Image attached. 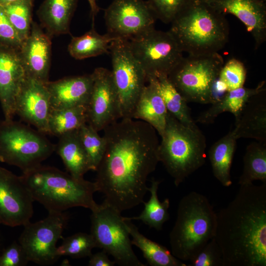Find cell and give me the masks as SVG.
Masks as SVG:
<instances>
[{
    "instance_id": "obj_1",
    "label": "cell",
    "mask_w": 266,
    "mask_h": 266,
    "mask_svg": "<svg viewBox=\"0 0 266 266\" xmlns=\"http://www.w3.org/2000/svg\"><path fill=\"white\" fill-rule=\"evenodd\" d=\"M103 131L105 149L95 182L104 201L122 212L143 202L160 143L155 129L140 120L120 119Z\"/></svg>"
},
{
    "instance_id": "obj_2",
    "label": "cell",
    "mask_w": 266,
    "mask_h": 266,
    "mask_svg": "<svg viewBox=\"0 0 266 266\" xmlns=\"http://www.w3.org/2000/svg\"><path fill=\"white\" fill-rule=\"evenodd\" d=\"M216 214L223 266H266V182L240 186Z\"/></svg>"
},
{
    "instance_id": "obj_3",
    "label": "cell",
    "mask_w": 266,
    "mask_h": 266,
    "mask_svg": "<svg viewBox=\"0 0 266 266\" xmlns=\"http://www.w3.org/2000/svg\"><path fill=\"white\" fill-rule=\"evenodd\" d=\"M170 24L168 32L189 55L218 53L228 41L229 26L225 15L204 0H190Z\"/></svg>"
},
{
    "instance_id": "obj_4",
    "label": "cell",
    "mask_w": 266,
    "mask_h": 266,
    "mask_svg": "<svg viewBox=\"0 0 266 266\" xmlns=\"http://www.w3.org/2000/svg\"><path fill=\"white\" fill-rule=\"evenodd\" d=\"M22 179L34 201L49 211L63 212L74 207L91 211L99 206L94 200L95 182L78 179L55 167L41 165L23 172Z\"/></svg>"
},
{
    "instance_id": "obj_5",
    "label": "cell",
    "mask_w": 266,
    "mask_h": 266,
    "mask_svg": "<svg viewBox=\"0 0 266 266\" xmlns=\"http://www.w3.org/2000/svg\"><path fill=\"white\" fill-rule=\"evenodd\" d=\"M217 214L203 195L191 192L178 204L174 225L169 235L171 253L181 261H189L213 238Z\"/></svg>"
},
{
    "instance_id": "obj_6",
    "label": "cell",
    "mask_w": 266,
    "mask_h": 266,
    "mask_svg": "<svg viewBox=\"0 0 266 266\" xmlns=\"http://www.w3.org/2000/svg\"><path fill=\"white\" fill-rule=\"evenodd\" d=\"M161 138L158 147L159 162L178 187L205 163V137L198 126H186L168 112Z\"/></svg>"
},
{
    "instance_id": "obj_7",
    "label": "cell",
    "mask_w": 266,
    "mask_h": 266,
    "mask_svg": "<svg viewBox=\"0 0 266 266\" xmlns=\"http://www.w3.org/2000/svg\"><path fill=\"white\" fill-rule=\"evenodd\" d=\"M45 134L13 120L0 123V161L23 172L41 165L55 151Z\"/></svg>"
},
{
    "instance_id": "obj_8",
    "label": "cell",
    "mask_w": 266,
    "mask_h": 266,
    "mask_svg": "<svg viewBox=\"0 0 266 266\" xmlns=\"http://www.w3.org/2000/svg\"><path fill=\"white\" fill-rule=\"evenodd\" d=\"M218 53L183 57L167 77L188 102L212 104L216 101L214 87L223 65Z\"/></svg>"
},
{
    "instance_id": "obj_9",
    "label": "cell",
    "mask_w": 266,
    "mask_h": 266,
    "mask_svg": "<svg viewBox=\"0 0 266 266\" xmlns=\"http://www.w3.org/2000/svg\"><path fill=\"white\" fill-rule=\"evenodd\" d=\"M91 234L98 248L120 266H145L134 253L121 212L103 201L92 211Z\"/></svg>"
},
{
    "instance_id": "obj_10",
    "label": "cell",
    "mask_w": 266,
    "mask_h": 266,
    "mask_svg": "<svg viewBox=\"0 0 266 266\" xmlns=\"http://www.w3.org/2000/svg\"><path fill=\"white\" fill-rule=\"evenodd\" d=\"M113 81L117 92L121 119L131 118L147 82L143 68L132 54L129 40L116 39L110 44Z\"/></svg>"
},
{
    "instance_id": "obj_11",
    "label": "cell",
    "mask_w": 266,
    "mask_h": 266,
    "mask_svg": "<svg viewBox=\"0 0 266 266\" xmlns=\"http://www.w3.org/2000/svg\"><path fill=\"white\" fill-rule=\"evenodd\" d=\"M131 52L145 72L147 80L167 75L184 57L178 43L168 31L154 28L129 40Z\"/></svg>"
},
{
    "instance_id": "obj_12",
    "label": "cell",
    "mask_w": 266,
    "mask_h": 266,
    "mask_svg": "<svg viewBox=\"0 0 266 266\" xmlns=\"http://www.w3.org/2000/svg\"><path fill=\"white\" fill-rule=\"evenodd\" d=\"M67 221V216L63 212L49 211L45 218L24 226L19 243L29 261L47 266L57 261L56 244L62 238Z\"/></svg>"
},
{
    "instance_id": "obj_13",
    "label": "cell",
    "mask_w": 266,
    "mask_h": 266,
    "mask_svg": "<svg viewBox=\"0 0 266 266\" xmlns=\"http://www.w3.org/2000/svg\"><path fill=\"white\" fill-rule=\"evenodd\" d=\"M104 18L107 33L128 40L154 28L157 20L148 1L143 0H113Z\"/></svg>"
},
{
    "instance_id": "obj_14",
    "label": "cell",
    "mask_w": 266,
    "mask_h": 266,
    "mask_svg": "<svg viewBox=\"0 0 266 266\" xmlns=\"http://www.w3.org/2000/svg\"><path fill=\"white\" fill-rule=\"evenodd\" d=\"M92 74L93 87L86 107L87 124L99 132L121 119V112L111 71L99 67Z\"/></svg>"
},
{
    "instance_id": "obj_15",
    "label": "cell",
    "mask_w": 266,
    "mask_h": 266,
    "mask_svg": "<svg viewBox=\"0 0 266 266\" xmlns=\"http://www.w3.org/2000/svg\"><path fill=\"white\" fill-rule=\"evenodd\" d=\"M33 201L21 176L0 166V224L24 226L33 215Z\"/></svg>"
},
{
    "instance_id": "obj_16",
    "label": "cell",
    "mask_w": 266,
    "mask_h": 266,
    "mask_svg": "<svg viewBox=\"0 0 266 266\" xmlns=\"http://www.w3.org/2000/svg\"><path fill=\"white\" fill-rule=\"evenodd\" d=\"M51 109L45 83L26 76L16 97L15 114L39 132L49 134L48 121Z\"/></svg>"
},
{
    "instance_id": "obj_17",
    "label": "cell",
    "mask_w": 266,
    "mask_h": 266,
    "mask_svg": "<svg viewBox=\"0 0 266 266\" xmlns=\"http://www.w3.org/2000/svg\"><path fill=\"white\" fill-rule=\"evenodd\" d=\"M51 37L41 26L33 21L30 33L19 50L26 76L44 83L49 81Z\"/></svg>"
},
{
    "instance_id": "obj_18",
    "label": "cell",
    "mask_w": 266,
    "mask_h": 266,
    "mask_svg": "<svg viewBox=\"0 0 266 266\" xmlns=\"http://www.w3.org/2000/svg\"><path fill=\"white\" fill-rule=\"evenodd\" d=\"M225 15L231 14L246 27L257 49L266 40V5L264 0H204Z\"/></svg>"
},
{
    "instance_id": "obj_19",
    "label": "cell",
    "mask_w": 266,
    "mask_h": 266,
    "mask_svg": "<svg viewBox=\"0 0 266 266\" xmlns=\"http://www.w3.org/2000/svg\"><path fill=\"white\" fill-rule=\"evenodd\" d=\"M26 77L19 50L0 45V103L4 120L16 115V97Z\"/></svg>"
},
{
    "instance_id": "obj_20",
    "label": "cell",
    "mask_w": 266,
    "mask_h": 266,
    "mask_svg": "<svg viewBox=\"0 0 266 266\" xmlns=\"http://www.w3.org/2000/svg\"><path fill=\"white\" fill-rule=\"evenodd\" d=\"M93 83L92 73L47 81L45 84L50 94L52 109L87 107Z\"/></svg>"
},
{
    "instance_id": "obj_21",
    "label": "cell",
    "mask_w": 266,
    "mask_h": 266,
    "mask_svg": "<svg viewBox=\"0 0 266 266\" xmlns=\"http://www.w3.org/2000/svg\"><path fill=\"white\" fill-rule=\"evenodd\" d=\"M232 131L237 139L248 138L266 142V89L248 100L235 119Z\"/></svg>"
},
{
    "instance_id": "obj_22",
    "label": "cell",
    "mask_w": 266,
    "mask_h": 266,
    "mask_svg": "<svg viewBox=\"0 0 266 266\" xmlns=\"http://www.w3.org/2000/svg\"><path fill=\"white\" fill-rule=\"evenodd\" d=\"M147 82L135 106L133 119L148 123L161 137L165 131L168 111L155 77L148 78Z\"/></svg>"
},
{
    "instance_id": "obj_23",
    "label": "cell",
    "mask_w": 266,
    "mask_h": 266,
    "mask_svg": "<svg viewBox=\"0 0 266 266\" xmlns=\"http://www.w3.org/2000/svg\"><path fill=\"white\" fill-rule=\"evenodd\" d=\"M78 0H44L37 15L41 27L52 37L69 32L71 18Z\"/></svg>"
},
{
    "instance_id": "obj_24",
    "label": "cell",
    "mask_w": 266,
    "mask_h": 266,
    "mask_svg": "<svg viewBox=\"0 0 266 266\" xmlns=\"http://www.w3.org/2000/svg\"><path fill=\"white\" fill-rule=\"evenodd\" d=\"M265 89H266V81H263L254 88L243 86L228 91L207 110L200 113L196 122L206 124L213 123L216 117L224 112L231 113L236 119L248 100Z\"/></svg>"
},
{
    "instance_id": "obj_25",
    "label": "cell",
    "mask_w": 266,
    "mask_h": 266,
    "mask_svg": "<svg viewBox=\"0 0 266 266\" xmlns=\"http://www.w3.org/2000/svg\"><path fill=\"white\" fill-rule=\"evenodd\" d=\"M55 151L62 159L70 174L76 178H84L91 170L87 155L81 143L78 129L60 136Z\"/></svg>"
},
{
    "instance_id": "obj_26",
    "label": "cell",
    "mask_w": 266,
    "mask_h": 266,
    "mask_svg": "<svg viewBox=\"0 0 266 266\" xmlns=\"http://www.w3.org/2000/svg\"><path fill=\"white\" fill-rule=\"evenodd\" d=\"M125 224L132 245L138 247L144 258L151 266H186L184 262L175 257L166 247L154 242L140 233L138 228L124 217Z\"/></svg>"
},
{
    "instance_id": "obj_27",
    "label": "cell",
    "mask_w": 266,
    "mask_h": 266,
    "mask_svg": "<svg viewBox=\"0 0 266 266\" xmlns=\"http://www.w3.org/2000/svg\"><path fill=\"white\" fill-rule=\"evenodd\" d=\"M237 139L233 131L215 142L208 151V157L215 177L224 187L232 184L231 167Z\"/></svg>"
},
{
    "instance_id": "obj_28",
    "label": "cell",
    "mask_w": 266,
    "mask_h": 266,
    "mask_svg": "<svg viewBox=\"0 0 266 266\" xmlns=\"http://www.w3.org/2000/svg\"><path fill=\"white\" fill-rule=\"evenodd\" d=\"M116 39L107 33L100 34L93 27L80 36L72 37L68 51L70 56L76 60L109 54L110 44Z\"/></svg>"
},
{
    "instance_id": "obj_29",
    "label": "cell",
    "mask_w": 266,
    "mask_h": 266,
    "mask_svg": "<svg viewBox=\"0 0 266 266\" xmlns=\"http://www.w3.org/2000/svg\"><path fill=\"white\" fill-rule=\"evenodd\" d=\"M160 93L167 111L183 124L190 127H196L187 101L169 80L167 75L154 77Z\"/></svg>"
},
{
    "instance_id": "obj_30",
    "label": "cell",
    "mask_w": 266,
    "mask_h": 266,
    "mask_svg": "<svg viewBox=\"0 0 266 266\" xmlns=\"http://www.w3.org/2000/svg\"><path fill=\"white\" fill-rule=\"evenodd\" d=\"M87 123V107L79 106L51 109L48 121L49 134L60 137Z\"/></svg>"
},
{
    "instance_id": "obj_31",
    "label": "cell",
    "mask_w": 266,
    "mask_h": 266,
    "mask_svg": "<svg viewBox=\"0 0 266 266\" xmlns=\"http://www.w3.org/2000/svg\"><path fill=\"white\" fill-rule=\"evenodd\" d=\"M255 180L266 182V142H253L247 146L243 157V169L238 183L240 186Z\"/></svg>"
},
{
    "instance_id": "obj_32",
    "label": "cell",
    "mask_w": 266,
    "mask_h": 266,
    "mask_svg": "<svg viewBox=\"0 0 266 266\" xmlns=\"http://www.w3.org/2000/svg\"><path fill=\"white\" fill-rule=\"evenodd\" d=\"M160 181L152 179L151 185L148 187V191L151 194L150 199L147 202L143 201L144 208L138 216L125 218L131 221L140 220L150 228L161 230L164 224L169 218L168 209L170 202L166 198L161 202L158 196V190Z\"/></svg>"
},
{
    "instance_id": "obj_33",
    "label": "cell",
    "mask_w": 266,
    "mask_h": 266,
    "mask_svg": "<svg viewBox=\"0 0 266 266\" xmlns=\"http://www.w3.org/2000/svg\"><path fill=\"white\" fill-rule=\"evenodd\" d=\"M34 0H20L3 6L5 13L23 41L29 35L32 23Z\"/></svg>"
},
{
    "instance_id": "obj_34",
    "label": "cell",
    "mask_w": 266,
    "mask_h": 266,
    "mask_svg": "<svg viewBox=\"0 0 266 266\" xmlns=\"http://www.w3.org/2000/svg\"><path fill=\"white\" fill-rule=\"evenodd\" d=\"M79 137L87 155L91 170L96 171L105 149V140L87 123L78 129Z\"/></svg>"
},
{
    "instance_id": "obj_35",
    "label": "cell",
    "mask_w": 266,
    "mask_h": 266,
    "mask_svg": "<svg viewBox=\"0 0 266 266\" xmlns=\"http://www.w3.org/2000/svg\"><path fill=\"white\" fill-rule=\"evenodd\" d=\"M97 247L91 233H78L64 239L62 244L57 248V254L69 256L74 259L90 257L93 248Z\"/></svg>"
},
{
    "instance_id": "obj_36",
    "label": "cell",
    "mask_w": 266,
    "mask_h": 266,
    "mask_svg": "<svg viewBox=\"0 0 266 266\" xmlns=\"http://www.w3.org/2000/svg\"><path fill=\"white\" fill-rule=\"evenodd\" d=\"M246 73L244 65L239 60L232 58L223 65L218 80L228 92L243 87Z\"/></svg>"
},
{
    "instance_id": "obj_37",
    "label": "cell",
    "mask_w": 266,
    "mask_h": 266,
    "mask_svg": "<svg viewBox=\"0 0 266 266\" xmlns=\"http://www.w3.org/2000/svg\"><path fill=\"white\" fill-rule=\"evenodd\" d=\"M190 0H148L157 19L171 23L182 11Z\"/></svg>"
},
{
    "instance_id": "obj_38",
    "label": "cell",
    "mask_w": 266,
    "mask_h": 266,
    "mask_svg": "<svg viewBox=\"0 0 266 266\" xmlns=\"http://www.w3.org/2000/svg\"><path fill=\"white\" fill-rule=\"evenodd\" d=\"M189 262L188 266H223L222 253L214 237Z\"/></svg>"
},
{
    "instance_id": "obj_39",
    "label": "cell",
    "mask_w": 266,
    "mask_h": 266,
    "mask_svg": "<svg viewBox=\"0 0 266 266\" xmlns=\"http://www.w3.org/2000/svg\"><path fill=\"white\" fill-rule=\"evenodd\" d=\"M22 41L0 5V45L19 50Z\"/></svg>"
},
{
    "instance_id": "obj_40",
    "label": "cell",
    "mask_w": 266,
    "mask_h": 266,
    "mask_svg": "<svg viewBox=\"0 0 266 266\" xmlns=\"http://www.w3.org/2000/svg\"><path fill=\"white\" fill-rule=\"evenodd\" d=\"M29 262L22 246L13 242L0 255V266H25Z\"/></svg>"
},
{
    "instance_id": "obj_41",
    "label": "cell",
    "mask_w": 266,
    "mask_h": 266,
    "mask_svg": "<svg viewBox=\"0 0 266 266\" xmlns=\"http://www.w3.org/2000/svg\"><path fill=\"white\" fill-rule=\"evenodd\" d=\"M89 258V266H114L116 264L114 261H111L109 259L107 254L103 250L92 254Z\"/></svg>"
},
{
    "instance_id": "obj_42",
    "label": "cell",
    "mask_w": 266,
    "mask_h": 266,
    "mask_svg": "<svg viewBox=\"0 0 266 266\" xmlns=\"http://www.w3.org/2000/svg\"><path fill=\"white\" fill-rule=\"evenodd\" d=\"M87 0L90 6L91 13L92 16L93 21H94L95 17L97 15L100 10V8L97 3L96 0Z\"/></svg>"
},
{
    "instance_id": "obj_43",
    "label": "cell",
    "mask_w": 266,
    "mask_h": 266,
    "mask_svg": "<svg viewBox=\"0 0 266 266\" xmlns=\"http://www.w3.org/2000/svg\"><path fill=\"white\" fill-rule=\"evenodd\" d=\"M19 0H0V5L4 6Z\"/></svg>"
}]
</instances>
